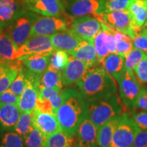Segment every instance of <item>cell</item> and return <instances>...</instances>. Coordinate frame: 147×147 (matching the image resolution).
Returning a JSON list of instances; mask_svg holds the SVG:
<instances>
[{
    "mask_svg": "<svg viewBox=\"0 0 147 147\" xmlns=\"http://www.w3.org/2000/svg\"><path fill=\"white\" fill-rule=\"evenodd\" d=\"M63 91L65 99L55 115L62 129L74 136L79 125L89 117V103L80 91L71 88Z\"/></svg>",
    "mask_w": 147,
    "mask_h": 147,
    "instance_id": "1",
    "label": "cell"
},
{
    "mask_svg": "<svg viewBox=\"0 0 147 147\" xmlns=\"http://www.w3.org/2000/svg\"><path fill=\"white\" fill-rule=\"evenodd\" d=\"M77 85L88 103L117 94L115 80L103 66L89 69Z\"/></svg>",
    "mask_w": 147,
    "mask_h": 147,
    "instance_id": "2",
    "label": "cell"
},
{
    "mask_svg": "<svg viewBox=\"0 0 147 147\" xmlns=\"http://www.w3.org/2000/svg\"><path fill=\"white\" fill-rule=\"evenodd\" d=\"M124 113V106L117 94L89 102V118L97 129L110 119Z\"/></svg>",
    "mask_w": 147,
    "mask_h": 147,
    "instance_id": "3",
    "label": "cell"
},
{
    "mask_svg": "<svg viewBox=\"0 0 147 147\" xmlns=\"http://www.w3.org/2000/svg\"><path fill=\"white\" fill-rule=\"evenodd\" d=\"M62 3L67 18L93 16L102 21L104 0H62Z\"/></svg>",
    "mask_w": 147,
    "mask_h": 147,
    "instance_id": "4",
    "label": "cell"
},
{
    "mask_svg": "<svg viewBox=\"0 0 147 147\" xmlns=\"http://www.w3.org/2000/svg\"><path fill=\"white\" fill-rule=\"evenodd\" d=\"M37 16L34 12L25 10L8 27L3 28L18 48L31 37L33 25Z\"/></svg>",
    "mask_w": 147,
    "mask_h": 147,
    "instance_id": "5",
    "label": "cell"
},
{
    "mask_svg": "<svg viewBox=\"0 0 147 147\" xmlns=\"http://www.w3.org/2000/svg\"><path fill=\"white\" fill-rule=\"evenodd\" d=\"M140 129L130 114H122L114 131L110 147H132L136 136Z\"/></svg>",
    "mask_w": 147,
    "mask_h": 147,
    "instance_id": "6",
    "label": "cell"
},
{
    "mask_svg": "<svg viewBox=\"0 0 147 147\" xmlns=\"http://www.w3.org/2000/svg\"><path fill=\"white\" fill-rule=\"evenodd\" d=\"M117 82L119 97L123 105L127 109L134 110L136 102L142 89L140 81L136 78L134 71L125 69Z\"/></svg>",
    "mask_w": 147,
    "mask_h": 147,
    "instance_id": "7",
    "label": "cell"
},
{
    "mask_svg": "<svg viewBox=\"0 0 147 147\" xmlns=\"http://www.w3.org/2000/svg\"><path fill=\"white\" fill-rule=\"evenodd\" d=\"M26 87L19 97L17 107L21 113H32L36 108L42 75L26 69Z\"/></svg>",
    "mask_w": 147,
    "mask_h": 147,
    "instance_id": "8",
    "label": "cell"
},
{
    "mask_svg": "<svg viewBox=\"0 0 147 147\" xmlns=\"http://www.w3.org/2000/svg\"><path fill=\"white\" fill-rule=\"evenodd\" d=\"M68 30L82 40H93L103 28V22L93 16H84L69 19Z\"/></svg>",
    "mask_w": 147,
    "mask_h": 147,
    "instance_id": "9",
    "label": "cell"
},
{
    "mask_svg": "<svg viewBox=\"0 0 147 147\" xmlns=\"http://www.w3.org/2000/svg\"><path fill=\"white\" fill-rule=\"evenodd\" d=\"M55 51L51 36H32L18 47L16 59L21 61L32 55H52Z\"/></svg>",
    "mask_w": 147,
    "mask_h": 147,
    "instance_id": "10",
    "label": "cell"
},
{
    "mask_svg": "<svg viewBox=\"0 0 147 147\" xmlns=\"http://www.w3.org/2000/svg\"><path fill=\"white\" fill-rule=\"evenodd\" d=\"M68 26L65 16H37L32 27L31 37L36 36H51L65 31Z\"/></svg>",
    "mask_w": 147,
    "mask_h": 147,
    "instance_id": "11",
    "label": "cell"
},
{
    "mask_svg": "<svg viewBox=\"0 0 147 147\" xmlns=\"http://www.w3.org/2000/svg\"><path fill=\"white\" fill-rule=\"evenodd\" d=\"M102 21L111 29L123 32L132 39L141 32L134 26L127 10L114 11L102 14Z\"/></svg>",
    "mask_w": 147,
    "mask_h": 147,
    "instance_id": "12",
    "label": "cell"
},
{
    "mask_svg": "<svg viewBox=\"0 0 147 147\" xmlns=\"http://www.w3.org/2000/svg\"><path fill=\"white\" fill-rule=\"evenodd\" d=\"M94 46L97 53V61L102 63L108 55L116 53V42L113 29L103 22V28L95 36Z\"/></svg>",
    "mask_w": 147,
    "mask_h": 147,
    "instance_id": "13",
    "label": "cell"
},
{
    "mask_svg": "<svg viewBox=\"0 0 147 147\" xmlns=\"http://www.w3.org/2000/svg\"><path fill=\"white\" fill-rule=\"evenodd\" d=\"M27 10L46 16H65L62 0H22Z\"/></svg>",
    "mask_w": 147,
    "mask_h": 147,
    "instance_id": "14",
    "label": "cell"
},
{
    "mask_svg": "<svg viewBox=\"0 0 147 147\" xmlns=\"http://www.w3.org/2000/svg\"><path fill=\"white\" fill-rule=\"evenodd\" d=\"M91 68V67L85 62L70 55L68 63L61 72L63 86L77 84Z\"/></svg>",
    "mask_w": 147,
    "mask_h": 147,
    "instance_id": "15",
    "label": "cell"
},
{
    "mask_svg": "<svg viewBox=\"0 0 147 147\" xmlns=\"http://www.w3.org/2000/svg\"><path fill=\"white\" fill-rule=\"evenodd\" d=\"M32 115L33 125L38 128L45 138L63 130L55 115L43 113L36 108Z\"/></svg>",
    "mask_w": 147,
    "mask_h": 147,
    "instance_id": "16",
    "label": "cell"
},
{
    "mask_svg": "<svg viewBox=\"0 0 147 147\" xmlns=\"http://www.w3.org/2000/svg\"><path fill=\"white\" fill-rule=\"evenodd\" d=\"M25 10L22 0H0V24L3 28L8 27Z\"/></svg>",
    "mask_w": 147,
    "mask_h": 147,
    "instance_id": "17",
    "label": "cell"
},
{
    "mask_svg": "<svg viewBox=\"0 0 147 147\" xmlns=\"http://www.w3.org/2000/svg\"><path fill=\"white\" fill-rule=\"evenodd\" d=\"M22 61H0V93L10 88L22 68Z\"/></svg>",
    "mask_w": 147,
    "mask_h": 147,
    "instance_id": "18",
    "label": "cell"
},
{
    "mask_svg": "<svg viewBox=\"0 0 147 147\" xmlns=\"http://www.w3.org/2000/svg\"><path fill=\"white\" fill-rule=\"evenodd\" d=\"M51 39L55 50L63 51L67 53L76 49L83 40L69 30L51 35Z\"/></svg>",
    "mask_w": 147,
    "mask_h": 147,
    "instance_id": "19",
    "label": "cell"
},
{
    "mask_svg": "<svg viewBox=\"0 0 147 147\" xmlns=\"http://www.w3.org/2000/svg\"><path fill=\"white\" fill-rule=\"evenodd\" d=\"M68 54L85 62L91 67L98 63L93 40H83L76 49Z\"/></svg>",
    "mask_w": 147,
    "mask_h": 147,
    "instance_id": "20",
    "label": "cell"
},
{
    "mask_svg": "<svg viewBox=\"0 0 147 147\" xmlns=\"http://www.w3.org/2000/svg\"><path fill=\"white\" fill-rule=\"evenodd\" d=\"M127 10L136 28L142 31L147 18V0H130Z\"/></svg>",
    "mask_w": 147,
    "mask_h": 147,
    "instance_id": "21",
    "label": "cell"
},
{
    "mask_svg": "<svg viewBox=\"0 0 147 147\" xmlns=\"http://www.w3.org/2000/svg\"><path fill=\"white\" fill-rule=\"evenodd\" d=\"M21 115L17 106L0 102V125L3 129L14 130Z\"/></svg>",
    "mask_w": 147,
    "mask_h": 147,
    "instance_id": "22",
    "label": "cell"
},
{
    "mask_svg": "<svg viewBox=\"0 0 147 147\" xmlns=\"http://www.w3.org/2000/svg\"><path fill=\"white\" fill-rule=\"evenodd\" d=\"M121 116H116L110 119L98 128L97 142L99 147H110L114 131L120 121Z\"/></svg>",
    "mask_w": 147,
    "mask_h": 147,
    "instance_id": "23",
    "label": "cell"
},
{
    "mask_svg": "<svg viewBox=\"0 0 147 147\" xmlns=\"http://www.w3.org/2000/svg\"><path fill=\"white\" fill-rule=\"evenodd\" d=\"M102 64L117 82L125 71V58L117 53L108 55Z\"/></svg>",
    "mask_w": 147,
    "mask_h": 147,
    "instance_id": "24",
    "label": "cell"
},
{
    "mask_svg": "<svg viewBox=\"0 0 147 147\" xmlns=\"http://www.w3.org/2000/svg\"><path fill=\"white\" fill-rule=\"evenodd\" d=\"M98 129L89 117L84 119L77 129L76 134L78 140L89 144H97Z\"/></svg>",
    "mask_w": 147,
    "mask_h": 147,
    "instance_id": "25",
    "label": "cell"
},
{
    "mask_svg": "<svg viewBox=\"0 0 147 147\" xmlns=\"http://www.w3.org/2000/svg\"><path fill=\"white\" fill-rule=\"evenodd\" d=\"M51 55H32L21 60L27 69L32 72L42 75L49 67Z\"/></svg>",
    "mask_w": 147,
    "mask_h": 147,
    "instance_id": "26",
    "label": "cell"
},
{
    "mask_svg": "<svg viewBox=\"0 0 147 147\" xmlns=\"http://www.w3.org/2000/svg\"><path fill=\"white\" fill-rule=\"evenodd\" d=\"M18 47L3 29L0 34V61H10L16 59Z\"/></svg>",
    "mask_w": 147,
    "mask_h": 147,
    "instance_id": "27",
    "label": "cell"
},
{
    "mask_svg": "<svg viewBox=\"0 0 147 147\" xmlns=\"http://www.w3.org/2000/svg\"><path fill=\"white\" fill-rule=\"evenodd\" d=\"M73 136L63 130L57 131L45 138L43 147H73Z\"/></svg>",
    "mask_w": 147,
    "mask_h": 147,
    "instance_id": "28",
    "label": "cell"
},
{
    "mask_svg": "<svg viewBox=\"0 0 147 147\" xmlns=\"http://www.w3.org/2000/svg\"><path fill=\"white\" fill-rule=\"evenodd\" d=\"M40 86L61 90L63 84L61 71L48 68L42 75Z\"/></svg>",
    "mask_w": 147,
    "mask_h": 147,
    "instance_id": "29",
    "label": "cell"
},
{
    "mask_svg": "<svg viewBox=\"0 0 147 147\" xmlns=\"http://www.w3.org/2000/svg\"><path fill=\"white\" fill-rule=\"evenodd\" d=\"M69 58V54L65 51L55 50L51 55L48 68L61 72L68 63Z\"/></svg>",
    "mask_w": 147,
    "mask_h": 147,
    "instance_id": "30",
    "label": "cell"
},
{
    "mask_svg": "<svg viewBox=\"0 0 147 147\" xmlns=\"http://www.w3.org/2000/svg\"><path fill=\"white\" fill-rule=\"evenodd\" d=\"M27 147H43L45 137L42 132L33 125L29 133L23 138Z\"/></svg>",
    "mask_w": 147,
    "mask_h": 147,
    "instance_id": "31",
    "label": "cell"
},
{
    "mask_svg": "<svg viewBox=\"0 0 147 147\" xmlns=\"http://www.w3.org/2000/svg\"><path fill=\"white\" fill-rule=\"evenodd\" d=\"M33 127L32 113H21L16 123L14 131L24 138Z\"/></svg>",
    "mask_w": 147,
    "mask_h": 147,
    "instance_id": "32",
    "label": "cell"
},
{
    "mask_svg": "<svg viewBox=\"0 0 147 147\" xmlns=\"http://www.w3.org/2000/svg\"><path fill=\"white\" fill-rule=\"evenodd\" d=\"M146 54L142 51L133 48L132 51L125 58V69L134 71L138 64L144 58Z\"/></svg>",
    "mask_w": 147,
    "mask_h": 147,
    "instance_id": "33",
    "label": "cell"
},
{
    "mask_svg": "<svg viewBox=\"0 0 147 147\" xmlns=\"http://www.w3.org/2000/svg\"><path fill=\"white\" fill-rule=\"evenodd\" d=\"M1 145L4 147H23V139L16 132L8 131L3 136Z\"/></svg>",
    "mask_w": 147,
    "mask_h": 147,
    "instance_id": "34",
    "label": "cell"
},
{
    "mask_svg": "<svg viewBox=\"0 0 147 147\" xmlns=\"http://www.w3.org/2000/svg\"><path fill=\"white\" fill-rule=\"evenodd\" d=\"M129 1L130 0H104V14L114 11L127 10Z\"/></svg>",
    "mask_w": 147,
    "mask_h": 147,
    "instance_id": "35",
    "label": "cell"
},
{
    "mask_svg": "<svg viewBox=\"0 0 147 147\" xmlns=\"http://www.w3.org/2000/svg\"><path fill=\"white\" fill-rule=\"evenodd\" d=\"M133 48V39L128 35H127L123 39L117 42L116 53L125 58L129 53L132 51Z\"/></svg>",
    "mask_w": 147,
    "mask_h": 147,
    "instance_id": "36",
    "label": "cell"
},
{
    "mask_svg": "<svg viewBox=\"0 0 147 147\" xmlns=\"http://www.w3.org/2000/svg\"><path fill=\"white\" fill-rule=\"evenodd\" d=\"M26 77H25V72H24V69L22 67L18 76H16V78L14 79V81L11 84L9 89L12 92H14L15 94L21 96L25 87H26Z\"/></svg>",
    "mask_w": 147,
    "mask_h": 147,
    "instance_id": "37",
    "label": "cell"
},
{
    "mask_svg": "<svg viewBox=\"0 0 147 147\" xmlns=\"http://www.w3.org/2000/svg\"><path fill=\"white\" fill-rule=\"evenodd\" d=\"M134 71L138 80L142 83L147 82V55H145L141 61L136 66Z\"/></svg>",
    "mask_w": 147,
    "mask_h": 147,
    "instance_id": "38",
    "label": "cell"
},
{
    "mask_svg": "<svg viewBox=\"0 0 147 147\" xmlns=\"http://www.w3.org/2000/svg\"><path fill=\"white\" fill-rule=\"evenodd\" d=\"M133 46L147 55V34L143 29L133 39Z\"/></svg>",
    "mask_w": 147,
    "mask_h": 147,
    "instance_id": "39",
    "label": "cell"
},
{
    "mask_svg": "<svg viewBox=\"0 0 147 147\" xmlns=\"http://www.w3.org/2000/svg\"><path fill=\"white\" fill-rule=\"evenodd\" d=\"M19 95H17L14 92H12L10 89L0 93V102L6 104H12V105L17 106Z\"/></svg>",
    "mask_w": 147,
    "mask_h": 147,
    "instance_id": "40",
    "label": "cell"
},
{
    "mask_svg": "<svg viewBox=\"0 0 147 147\" xmlns=\"http://www.w3.org/2000/svg\"><path fill=\"white\" fill-rule=\"evenodd\" d=\"M131 118L141 129L147 130V111H140L131 113Z\"/></svg>",
    "mask_w": 147,
    "mask_h": 147,
    "instance_id": "41",
    "label": "cell"
},
{
    "mask_svg": "<svg viewBox=\"0 0 147 147\" xmlns=\"http://www.w3.org/2000/svg\"><path fill=\"white\" fill-rule=\"evenodd\" d=\"M140 109L142 111H147V89L142 88L136 102L134 110Z\"/></svg>",
    "mask_w": 147,
    "mask_h": 147,
    "instance_id": "42",
    "label": "cell"
},
{
    "mask_svg": "<svg viewBox=\"0 0 147 147\" xmlns=\"http://www.w3.org/2000/svg\"><path fill=\"white\" fill-rule=\"evenodd\" d=\"M36 108H38L40 111L43 112V113H50L55 115L52 104H51V101L49 100H46V99L38 97V100H37L36 104Z\"/></svg>",
    "mask_w": 147,
    "mask_h": 147,
    "instance_id": "43",
    "label": "cell"
},
{
    "mask_svg": "<svg viewBox=\"0 0 147 147\" xmlns=\"http://www.w3.org/2000/svg\"><path fill=\"white\" fill-rule=\"evenodd\" d=\"M132 147H147V130L140 129L138 132Z\"/></svg>",
    "mask_w": 147,
    "mask_h": 147,
    "instance_id": "44",
    "label": "cell"
},
{
    "mask_svg": "<svg viewBox=\"0 0 147 147\" xmlns=\"http://www.w3.org/2000/svg\"><path fill=\"white\" fill-rule=\"evenodd\" d=\"M97 146H98L97 144H89V143L82 142L78 140V144H77L76 147H97Z\"/></svg>",
    "mask_w": 147,
    "mask_h": 147,
    "instance_id": "45",
    "label": "cell"
},
{
    "mask_svg": "<svg viewBox=\"0 0 147 147\" xmlns=\"http://www.w3.org/2000/svg\"><path fill=\"white\" fill-rule=\"evenodd\" d=\"M3 27H2V25L0 24V34H1V32H3Z\"/></svg>",
    "mask_w": 147,
    "mask_h": 147,
    "instance_id": "46",
    "label": "cell"
},
{
    "mask_svg": "<svg viewBox=\"0 0 147 147\" xmlns=\"http://www.w3.org/2000/svg\"><path fill=\"white\" fill-rule=\"evenodd\" d=\"M144 27H147V18H146V23H145V25H144Z\"/></svg>",
    "mask_w": 147,
    "mask_h": 147,
    "instance_id": "47",
    "label": "cell"
},
{
    "mask_svg": "<svg viewBox=\"0 0 147 147\" xmlns=\"http://www.w3.org/2000/svg\"><path fill=\"white\" fill-rule=\"evenodd\" d=\"M143 29H144V32H146V34H147V28H143Z\"/></svg>",
    "mask_w": 147,
    "mask_h": 147,
    "instance_id": "48",
    "label": "cell"
},
{
    "mask_svg": "<svg viewBox=\"0 0 147 147\" xmlns=\"http://www.w3.org/2000/svg\"><path fill=\"white\" fill-rule=\"evenodd\" d=\"M0 147H4V146H3V145H1V146H0Z\"/></svg>",
    "mask_w": 147,
    "mask_h": 147,
    "instance_id": "49",
    "label": "cell"
},
{
    "mask_svg": "<svg viewBox=\"0 0 147 147\" xmlns=\"http://www.w3.org/2000/svg\"><path fill=\"white\" fill-rule=\"evenodd\" d=\"M99 1H100V0H99Z\"/></svg>",
    "mask_w": 147,
    "mask_h": 147,
    "instance_id": "50",
    "label": "cell"
}]
</instances>
